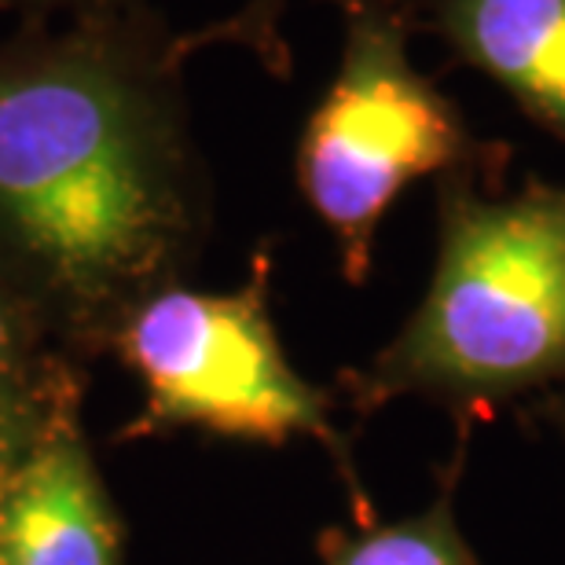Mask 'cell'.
<instances>
[{"label": "cell", "mask_w": 565, "mask_h": 565, "mask_svg": "<svg viewBox=\"0 0 565 565\" xmlns=\"http://www.w3.org/2000/svg\"><path fill=\"white\" fill-rule=\"evenodd\" d=\"M177 38L151 0L0 38V276L82 367L213 235Z\"/></svg>", "instance_id": "cell-1"}, {"label": "cell", "mask_w": 565, "mask_h": 565, "mask_svg": "<svg viewBox=\"0 0 565 565\" xmlns=\"http://www.w3.org/2000/svg\"><path fill=\"white\" fill-rule=\"evenodd\" d=\"M437 254L423 301L338 393L356 419L415 397L445 408L456 445L565 386V184L529 173L507 195L478 173L434 184Z\"/></svg>", "instance_id": "cell-2"}, {"label": "cell", "mask_w": 565, "mask_h": 565, "mask_svg": "<svg viewBox=\"0 0 565 565\" xmlns=\"http://www.w3.org/2000/svg\"><path fill=\"white\" fill-rule=\"evenodd\" d=\"M342 19L338 71L294 147V184L331 232L349 287L375 268L379 228L423 177L478 173L503 188L514 147L481 140L462 107L412 63L415 0H327Z\"/></svg>", "instance_id": "cell-3"}, {"label": "cell", "mask_w": 565, "mask_h": 565, "mask_svg": "<svg viewBox=\"0 0 565 565\" xmlns=\"http://www.w3.org/2000/svg\"><path fill=\"white\" fill-rule=\"evenodd\" d=\"M276 250L262 243L239 287L173 282L118 327L110 353L140 382L143 404L121 440L199 429L210 437L287 448L312 440L353 503V525H371V495L356 448L334 423V393L298 375L273 316Z\"/></svg>", "instance_id": "cell-4"}, {"label": "cell", "mask_w": 565, "mask_h": 565, "mask_svg": "<svg viewBox=\"0 0 565 565\" xmlns=\"http://www.w3.org/2000/svg\"><path fill=\"white\" fill-rule=\"evenodd\" d=\"M82 401L19 448L0 489V565H126V522L82 426Z\"/></svg>", "instance_id": "cell-5"}, {"label": "cell", "mask_w": 565, "mask_h": 565, "mask_svg": "<svg viewBox=\"0 0 565 565\" xmlns=\"http://www.w3.org/2000/svg\"><path fill=\"white\" fill-rule=\"evenodd\" d=\"M419 33L445 44L440 71H473L565 143V0H415Z\"/></svg>", "instance_id": "cell-6"}, {"label": "cell", "mask_w": 565, "mask_h": 565, "mask_svg": "<svg viewBox=\"0 0 565 565\" xmlns=\"http://www.w3.org/2000/svg\"><path fill=\"white\" fill-rule=\"evenodd\" d=\"M85 397V367L55 345L38 312L0 276V440H26Z\"/></svg>", "instance_id": "cell-7"}, {"label": "cell", "mask_w": 565, "mask_h": 565, "mask_svg": "<svg viewBox=\"0 0 565 565\" xmlns=\"http://www.w3.org/2000/svg\"><path fill=\"white\" fill-rule=\"evenodd\" d=\"M467 445H451V459L440 470L434 500L419 514L349 529L327 525L316 536L320 565H481L456 514V489L467 470Z\"/></svg>", "instance_id": "cell-8"}, {"label": "cell", "mask_w": 565, "mask_h": 565, "mask_svg": "<svg viewBox=\"0 0 565 565\" xmlns=\"http://www.w3.org/2000/svg\"><path fill=\"white\" fill-rule=\"evenodd\" d=\"M294 0H243L232 15H224L217 22H206V26L195 30H180V55L191 60V55L206 52V49H243L250 60L262 66L268 77L276 82H290L294 74V52L282 26H287Z\"/></svg>", "instance_id": "cell-9"}, {"label": "cell", "mask_w": 565, "mask_h": 565, "mask_svg": "<svg viewBox=\"0 0 565 565\" xmlns=\"http://www.w3.org/2000/svg\"><path fill=\"white\" fill-rule=\"evenodd\" d=\"M514 419L522 423L525 429H533V434L551 445L562 456V470H565V386H555L547 393H540L529 404L514 412Z\"/></svg>", "instance_id": "cell-10"}, {"label": "cell", "mask_w": 565, "mask_h": 565, "mask_svg": "<svg viewBox=\"0 0 565 565\" xmlns=\"http://www.w3.org/2000/svg\"><path fill=\"white\" fill-rule=\"evenodd\" d=\"M132 4H147V0H0V11H11L19 22H55Z\"/></svg>", "instance_id": "cell-11"}, {"label": "cell", "mask_w": 565, "mask_h": 565, "mask_svg": "<svg viewBox=\"0 0 565 565\" xmlns=\"http://www.w3.org/2000/svg\"><path fill=\"white\" fill-rule=\"evenodd\" d=\"M26 440H30V437H26ZM26 440H0V489H4V478H8L11 462H15L19 448L26 445Z\"/></svg>", "instance_id": "cell-12"}]
</instances>
